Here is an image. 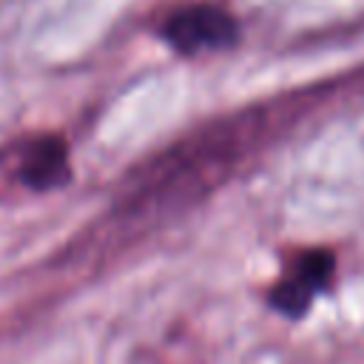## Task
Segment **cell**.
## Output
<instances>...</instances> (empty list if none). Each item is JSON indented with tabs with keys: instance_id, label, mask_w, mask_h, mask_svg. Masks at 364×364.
<instances>
[{
	"instance_id": "cell-4",
	"label": "cell",
	"mask_w": 364,
	"mask_h": 364,
	"mask_svg": "<svg viewBox=\"0 0 364 364\" xmlns=\"http://www.w3.org/2000/svg\"><path fill=\"white\" fill-rule=\"evenodd\" d=\"M333 273H336V256L330 250L324 247L299 250L287 262L279 284L270 290V307L287 318H301L310 310L313 299L327 290Z\"/></svg>"
},
{
	"instance_id": "cell-2",
	"label": "cell",
	"mask_w": 364,
	"mask_h": 364,
	"mask_svg": "<svg viewBox=\"0 0 364 364\" xmlns=\"http://www.w3.org/2000/svg\"><path fill=\"white\" fill-rule=\"evenodd\" d=\"M162 37L179 54H202V51H222L239 40V23L230 11L210 3H193L176 9L162 23Z\"/></svg>"
},
{
	"instance_id": "cell-1",
	"label": "cell",
	"mask_w": 364,
	"mask_h": 364,
	"mask_svg": "<svg viewBox=\"0 0 364 364\" xmlns=\"http://www.w3.org/2000/svg\"><path fill=\"white\" fill-rule=\"evenodd\" d=\"M253 136L250 117H233L213 122L202 134L179 142L168 154L156 156L128 191V213H142L145 208H171L185 205L208 191L230 162H236L239 148L247 145Z\"/></svg>"
},
{
	"instance_id": "cell-3",
	"label": "cell",
	"mask_w": 364,
	"mask_h": 364,
	"mask_svg": "<svg viewBox=\"0 0 364 364\" xmlns=\"http://www.w3.org/2000/svg\"><path fill=\"white\" fill-rule=\"evenodd\" d=\"M3 165L11 179L31 191H54L71 179L68 145L57 134H37L23 136L9 145Z\"/></svg>"
}]
</instances>
